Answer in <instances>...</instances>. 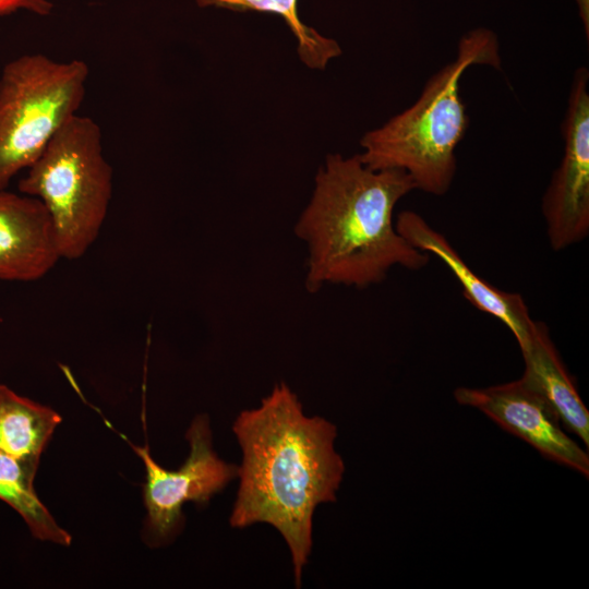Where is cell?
Masks as SVG:
<instances>
[{
    "label": "cell",
    "mask_w": 589,
    "mask_h": 589,
    "mask_svg": "<svg viewBox=\"0 0 589 589\" xmlns=\"http://www.w3.org/2000/svg\"><path fill=\"white\" fill-rule=\"evenodd\" d=\"M232 431L242 462L230 526H273L290 550L299 588L312 550L314 510L336 501L345 473L334 447L337 428L305 416L298 396L279 383L257 408L238 414Z\"/></svg>",
    "instance_id": "obj_1"
},
{
    "label": "cell",
    "mask_w": 589,
    "mask_h": 589,
    "mask_svg": "<svg viewBox=\"0 0 589 589\" xmlns=\"http://www.w3.org/2000/svg\"><path fill=\"white\" fill-rule=\"evenodd\" d=\"M521 354L525 363L521 377L548 400L562 424L588 446L589 411L544 323L534 322L529 345Z\"/></svg>",
    "instance_id": "obj_11"
},
{
    "label": "cell",
    "mask_w": 589,
    "mask_h": 589,
    "mask_svg": "<svg viewBox=\"0 0 589 589\" xmlns=\"http://www.w3.org/2000/svg\"><path fill=\"white\" fill-rule=\"evenodd\" d=\"M60 259L44 204L26 194L0 190V279H40Z\"/></svg>",
    "instance_id": "obj_10"
},
{
    "label": "cell",
    "mask_w": 589,
    "mask_h": 589,
    "mask_svg": "<svg viewBox=\"0 0 589 589\" xmlns=\"http://www.w3.org/2000/svg\"><path fill=\"white\" fill-rule=\"evenodd\" d=\"M454 398L483 412L546 459L589 477L588 453L564 432L553 407L521 376L489 387H458Z\"/></svg>",
    "instance_id": "obj_8"
},
{
    "label": "cell",
    "mask_w": 589,
    "mask_h": 589,
    "mask_svg": "<svg viewBox=\"0 0 589 589\" xmlns=\"http://www.w3.org/2000/svg\"><path fill=\"white\" fill-rule=\"evenodd\" d=\"M37 468L38 464L0 450V500L20 514L35 538L68 546L71 536L57 524L34 490Z\"/></svg>",
    "instance_id": "obj_13"
},
{
    "label": "cell",
    "mask_w": 589,
    "mask_h": 589,
    "mask_svg": "<svg viewBox=\"0 0 589 589\" xmlns=\"http://www.w3.org/2000/svg\"><path fill=\"white\" fill-rule=\"evenodd\" d=\"M185 437L190 453L178 470L159 466L147 446L131 444L145 466L146 529L157 542L169 540L179 530L184 503L204 505L238 477V466L221 460L214 452L209 420L205 414L192 421Z\"/></svg>",
    "instance_id": "obj_6"
},
{
    "label": "cell",
    "mask_w": 589,
    "mask_h": 589,
    "mask_svg": "<svg viewBox=\"0 0 589 589\" xmlns=\"http://www.w3.org/2000/svg\"><path fill=\"white\" fill-rule=\"evenodd\" d=\"M589 72L576 70L562 124L564 154L542 197L546 235L554 251L589 233Z\"/></svg>",
    "instance_id": "obj_7"
},
{
    "label": "cell",
    "mask_w": 589,
    "mask_h": 589,
    "mask_svg": "<svg viewBox=\"0 0 589 589\" xmlns=\"http://www.w3.org/2000/svg\"><path fill=\"white\" fill-rule=\"evenodd\" d=\"M100 127L75 115L51 137L19 181L47 209L60 257L77 260L97 239L112 195V169Z\"/></svg>",
    "instance_id": "obj_4"
},
{
    "label": "cell",
    "mask_w": 589,
    "mask_h": 589,
    "mask_svg": "<svg viewBox=\"0 0 589 589\" xmlns=\"http://www.w3.org/2000/svg\"><path fill=\"white\" fill-rule=\"evenodd\" d=\"M395 227L413 248L436 255L456 276L465 298L501 321L516 338L520 351L528 347L536 321L519 293L502 291L478 276L448 240L418 213H399Z\"/></svg>",
    "instance_id": "obj_9"
},
{
    "label": "cell",
    "mask_w": 589,
    "mask_h": 589,
    "mask_svg": "<svg viewBox=\"0 0 589 589\" xmlns=\"http://www.w3.org/2000/svg\"><path fill=\"white\" fill-rule=\"evenodd\" d=\"M577 10L579 19L582 23L584 32L586 34V40H589V0H574Z\"/></svg>",
    "instance_id": "obj_16"
},
{
    "label": "cell",
    "mask_w": 589,
    "mask_h": 589,
    "mask_svg": "<svg viewBox=\"0 0 589 589\" xmlns=\"http://www.w3.org/2000/svg\"><path fill=\"white\" fill-rule=\"evenodd\" d=\"M413 190L402 170H373L359 155H328L294 228L308 244L309 291L326 284L365 288L394 266L424 267L429 254L413 248L393 221L396 204Z\"/></svg>",
    "instance_id": "obj_2"
},
{
    "label": "cell",
    "mask_w": 589,
    "mask_h": 589,
    "mask_svg": "<svg viewBox=\"0 0 589 589\" xmlns=\"http://www.w3.org/2000/svg\"><path fill=\"white\" fill-rule=\"evenodd\" d=\"M88 67L43 53L19 56L0 74V190L26 170L84 101Z\"/></svg>",
    "instance_id": "obj_5"
},
{
    "label": "cell",
    "mask_w": 589,
    "mask_h": 589,
    "mask_svg": "<svg viewBox=\"0 0 589 589\" xmlns=\"http://www.w3.org/2000/svg\"><path fill=\"white\" fill-rule=\"evenodd\" d=\"M501 62L493 31H468L458 41L456 58L430 77L418 99L363 135L361 161L373 170H402L416 190L445 194L457 170L456 148L468 127L460 79L472 65L501 69Z\"/></svg>",
    "instance_id": "obj_3"
},
{
    "label": "cell",
    "mask_w": 589,
    "mask_h": 589,
    "mask_svg": "<svg viewBox=\"0 0 589 589\" xmlns=\"http://www.w3.org/2000/svg\"><path fill=\"white\" fill-rule=\"evenodd\" d=\"M52 9L53 3L49 0H0V17L19 10H26L38 15H48Z\"/></svg>",
    "instance_id": "obj_15"
},
{
    "label": "cell",
    "mask_w": 589,
    "mask_h": 589,
    "mask_svg": "<svg viewBox=\"0 0 589 589\" xmlns=\"http://www.w3.org/2000/svg\"><path fill=\"white\" fill-rule=\"evenodd\" d=\"M199 7L221 8L236 12H261L279 15L298 41V53L309 68L324 69L341 53L339 45L305 25L298 14V0H195Z\"/></svg>",
    "instance_id": "obj_14"
},
{
    "label": "cell",
    "mask_w": 589,
    "mask_h": 589,
    "mask_svg": "<svg viewBox=\"0 0 589 589\" xmlns=\"http://www.w3.org/2000/svg\"><path fill=\"white\" fill-rule=\"evenodd\" d=\"M61 417L51 408L17 395L0 383V450L39 465Z\"/></svg>",
    "instance_id": "obj_12"
}]
</instances>
